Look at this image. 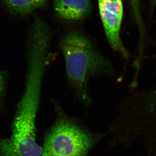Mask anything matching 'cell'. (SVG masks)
<instances>
[{
	"instance_id": "obj_1",
	"label": "cell",
	"mask_w": 156,
	"mask_h": 156,
	"mask_svg": "<svg viewBox=\"0 0 156 156\" xmlns=\"http://www.w3.org/2000/svg\"><path fill=\"white\" fill-rule=\"evenodd\" d=\"M59 47L70 86L78 99L85 106H89L91 103L89 80L112 75L114 70L111 62L87 36L76 30L66 32L60 39Z\"/></svg>"
},
{
	"instance_id": "obj_2",
	"label": "cell",
	"mask_w": 156,
	"mask_h": 156,
	"mask_svg": "<svg viewBox=\"0 0 156 156\" xmlns=\"http://www.w3.org/2000/svg\"><path fill=\"white\" fill-rule=\"evenodd\" d=\"M56 119L46 132L41 156H89L103 135L89 131L55 104Z\"/></svg>"
},
{
	"instance_id": "obj_3",
	"label": "cell",
	"mask_w": 156,
	"mask_h": 156,
	"mask_svg": "<svg viewBox=\"0 0 156 156\" xmlns=\"http://www.w3.org/2000/svg\"><path fill=\"white\" fill-rule=\"evenodd\" d=\"M99 13L105 33L112 49L126 59L129 54L120 37L123 14L122 0H98Z\"/></svg>"
},
{
	"instance_id": "obj_4",
	"label": "cell",
	"mask_w": 156,
	"mask_h": 156,
	"mask_svg": "<svg viewBox=\"0 0 156 156\" xmlns=\"http://www.w3.org/2000/svg\"><path fill=\"white\" fill-rule=\"evenodd\" d=\"M91 0H55L54 9L62 19L77 21L83 19L90 12Z\"/></svg>"
},
{
	"instance_id": "obj_5",
	"label": "cell",
	"mask_w": 156,
	"mask_h": 156,
	"mask_svg": "<svg viewBox=\"0 0 156 156\" xmlns=\"http://www.w3.org/2000/svg\"><path fill=\"white\" fill-rule=\"evenodd\" d=\"M47 0H4L9 11L15 15L25 16L44 7Z\"/></svg>"
},
{
	"instance_id": "obj_6",
	"label": "cell",
	"mask_w": 156,
	"mask_h": 156,
	"mask_svg": "<svg viewBox=\"0 0 156 156\" xmlns=\"http://www.w3.org/2000/svg\"><path fill=\"white\" fill-rule=\"evenodd\" d=\"M8 73L0 70V112L3 111L5 106Z\"/></svg>"
},
{
	"instance_id": "obj_7",
	"label": "cell",
	"mask_w": 156,
	"mask_h": 156,
	"mask_svg": "<svg viewBox=\"0 0 156 156\" xmlns=\"http://www.w3.org/2000/svg\"><path fill=\"white\" fill-rule=\"evenodd\" d=\"M152 7H154L156 5V0H151Z\"/></svg>"
}]
</instances>
